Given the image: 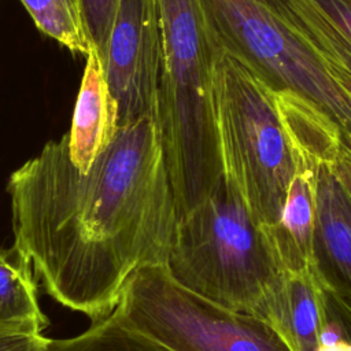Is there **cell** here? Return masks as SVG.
Wrapping results in <instances>:
<instances>
[{"instance_id": "obj_13", "label": "cell", "mask_w": 351, "mask_h": 351, "mask_svg": "<svg viewBox=\"0 0 351 351\" xmlns=\"http://www.w3.org/2000/svg\"><path fill=\"white\" fill-rule=\"evenodd\" d=\"M47 326L30 265L15 247L0 248V329L43 332Z\"/></svg>"}, {"instance_id": "obj_7", "label": "cell", "mask_w": 351, "mask_h": 351, "mask_svg": "<svg viewBox=\"0 0 351 351\" xmlns=\"http://www.w3.org/2000/svg\"><path fill=\"white\" fill-rule=\"evenodd\" d=\"M101 62L118 104V126L155 121L162 64L158 0H119Z\"/></svg>"}, {"instance_id": "obj_18", "label": "cell", "mask_w": 351, "mask_h": 351, "mask_svg": "<svg viewBox=\"0 0 351 351\" xmlns=\"http://www.w3.org/2000/svg\"><path fill=\"white\" fill-rule=\"evenodd\" d=\"M325 292L329 317L341 326L346 337L351 340V300L326 285Z\"/></svg>"}, {"instance_id": "obj_15", "label": "cell", "mask_w": 351, "mask_h": 351, "mask_svg": "<svg viewBox=\"0 0 351 351\" xmlns=\"http://www.w3.org/2000/svg\"><path fill=\"white\" fill-rule=\"evenodd\" d=\"M36 26L74 53L93 48L82 10V0H21Z\"/></svg>"}, {"instance_id": "obj_5", "label": "cell", "mask_w": 351, "mask_h": 351, "mask_svg": "<svg viewBox=\"0 0 351 351\" xmlns=\"http://www.w3.org/2000/svg\"><path fill=\"white\" fill-rule=\"evenodd\" d=\"M214 41L274 90H291L325 111L351 145V92L265 0H200Z\"/></svg>"}, {"instance_id": "obj_19", "label": "cell", "mask_w": 351, "mask_h": 351, "mask_svg": "<svg viewBox=\"0 0 351 351\" xmlns=\"http://www.w3.org/2000/svg\"><path fill=\"white\" fill-rule=\"evenodd\" d=\"M332 170L341 188L351 199V145H348L346 141L340 149L336 162L332 165Z\"/></svg>"}, {"instance_id": "obj_14", "label": "cell", "mask_w": 351, "mask_h": 351, "mask_svg": "<svg viewBox=\"0 0 351 351\" xmlns=\"http://www.w3.org/2000/svg\"><path fill=\"white\" fill-rule=\"evenodd\" d=\"M51 351H176L156 339L129 326L112 313L92 321L82 333L52 339Z\"/></svg>"}, {"instance_id": "obj_9", "label": "cell", "mask_w": 351, "mask_h": 351, "mask_svg": "<svg viewBox=\"0 0 351 351\" xmlns=\"http://www.w3.org/2000/svg\"><path fill=\"white\" fill-rule=\"evenodd\" d=\"M318 169L296 162L278 222L259 228L277 271H303L317 266Z\"/></svg>"}, {"instance_id": "obj_11", "label": "cell", "mask_w": 351, "mask_h": 351, "mask_svg": "<svg viewBox=\"0 0 351 351\" xmlns=\"http://www.w3.org/2000/svg\"><path fill=\"white\" fill-rule=\"evenodd\" d=\"M118 128V104L110 90L101 58L92 48L86 55L71 128L66 133L74 165L88 170L112 141Z\"/></svg>"}, {"instance_id": "obj_4", "label": "cell", "mask_w": 351, "mask_h": 351, "mask_svg": "<svg viewBox=\"0 0 351 351\" xmlns=\"http://www.w3.org/2000/svg\"><path fill=\"white\" fill-rule=\"evenodd\" d=\"M163 266L199 298L254 317L277 273L261 229L225 177L177 221Z\"/></svg>"}, {"instance_id": "obj_20", "label": "cell", "mask_w": 351, "mask_h": 351, "mask_svg": "<svg viewBox=\"0 0 351 351\" xmlns=\"http://www.w3.org/2000/svg\"><path fill=\"white\" fill-rule=\"evenodd\" d=\"M315 351H351V340L346 337H341L339 340L330 341V343H321Z\"/></svg>"}, {"instance_id": "obj_2", "label": "cell", "mask_w": 351, "mask_h": 351, "mask_svg": "<svg viewBox=\"0 0 351 351\" xmlns=\"http://www.w3.org/2000/svg\"><path fill=\"white\" fill-rule=\"evenodd\" d=\"M162 64L155 123L177 219L223 177L213 101L215 43L200 0H158Z\"/></svg>"}, {"instance_id": "obj_16", "label": "cell", "mask_w": 351, "mask_h": 351, "mask_svg": "<svg viewBox=\"0 0 351 351\" xmlns=\"http://www.w3.org/2000/svg\"><path fill=\"white\" fill-rule=\"evenodd\" d=\"M119 0H82L89 40L103 59L107 51Z\"/></svg>"}, {"instance_id": "obj_10", "label": "cell", "mask_w": 351, "mask_h": 351, "mask_svg": "<svg viewBox=\"0 0 351 351\" xmlns=\"http://www.w3.org/2000/svg\"><path fill=\"white\" fill-rule=\"evenodd\" d=\"M344 84L351 81V0H265Z\"/></svg>"}, {"instance_id": "obj_17", "label": "cell", "mask_w": 351, "mask_h": 351, "mask_svg": "<svg viewBox=\"0 0 351 351\" xmlns=\"http://www.w3.org/2000/svg\"><path fill=\"white\" fill-rule=\"evenodd\" d=\"M51 340L43 332L0 329V351H51Z\"/></svg>"}, {"instance_id": "obj_1", "label": "cell", "mask_w": 351, "mask_h": 351, "mask_svg": "<svg viewBox=\"0 0 351 351\" xmlns=\"http://www.w3.org/2000/svg\"><path fill=\"white\" fill-rule=\"evenodd\" d=\"M14 244L44 291L92 321L110 315L140 269L165 265L177 208L158 128H118L88 170L66 134L7 182Z\"/></svg>"}, {"instance_id": "obj_3", "label": "cell", "mask_w": 351, "mask_h": 351, "mask_svg": "<svg viewBox=\"0 0 351 351\" xmlns=\"http://www.w3.org/2000/svg\"><path fill=\"white\" fill-rule=\"evenodd\" d=\"M213 101L223 177L258 228L273 226L295 174L276 90L215 43Z\"/></svg>"}, {"instance_id": "obj_12", "label": "cell", "mask_w": 351, "mask_h": 351, "mask_svg": "<svg viewBox=\"0 0 351 351\" xmlns=\"http://www.w3.org/2000/svg\"><path fill=\"white\" fill-rule=\"evenodd\" d=\"M315 256L325 285L351 300V199L328 163L318 169Z\"/></svg>"}, {"instance_id": "obj_8", "label": "cell", "mask_w": 351, "mask_h": 351, "mask_svg": "<svg viewBox=\"0 0 351 351\" xmlns=\"http://www.w3.org/2000/svg\"><path fill=\"white\" fill-rule=\"evenodd\" d=\"M256 318L267 324L289 351H315L329 322L318 263L303 271H277Z\"/></svg>"}, {"instance_id": "obj_21", "label": "cell", "mask_w": 351, "mask_h": 351, "mask_svg": "<svg viewBox=\"0 0 351 351\" xmlns=\"http://www.w3.org/2000/svg\"><path fill=\"white\" fill-rule=\"evenodd\" d=\"M343 85H344V86H346V88H347V89L351 92V81H347V82H344Z\"/></svg>"}, {"instance_id": "obj_6", "label": "cell", "mask_w": 351, "mask_h": 351, "mask_svg": "<svg viewBox=\"0 0 351 351\" xmlns=\"http://www.w3.org/2000/svg\"><path fill=\"white\" fill-rule=\"evenodd\" d=\"M112 314L176 351H289L262 319L199 298L163 265L134 273Z\"/></svg>"}]
</instances>
